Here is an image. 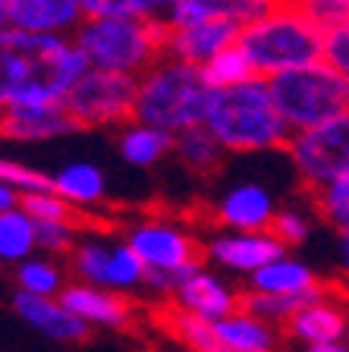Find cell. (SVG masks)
Returning a JSON list of instances; mask_svg holds the SVG:
<instances>
[{"label":"cell","mask_w":349,"mask_h":352,"mask_svg":"<svg viewBox=\"0 0 349 352\" xmlns=\"http://www.w3.org/2000/svg\"><path fill=\"white\" fill-rule=\"evenodd\" d=\"M88 69L73 35L0 29V110L19 104H63Z\"/></svg>","instance_id":"obj_1"},{"label":"cell","mask_w":349,"mask_h":352,"mask_svg":"<svg viewBox=\"0 0 349 352\" xmlns=\"http://www.w3.org/2000/svg\"><path fill=\"white\" fill-rule=\"evenodd\" d=\"M204 129L220 142L226 154L286 151L293 129L280 117L268 79H252L233 88H214Z\"/></svg>","instance_id":"obj_2"},{"label":"cell","mask_w":349,"mask_h":352,"mask_svg":"<svg viewBox=\"0 0 349 352\" xmlns=\"http://www.w3.org/2000/svg\"><path fill=\"white\" fill-rule=\"evenodd\" d=\"M240 47L258 79L290 73L299 66L318 63L324 54V32L308 16L299 13L293 0H274L268 13L242 25Z\"/></svg>","instance_id":"obj_3"},{"label":"cell","mask_w":349,"mask_h":352,"mask_svg":"<svg viewBox=\"0 0 349 352\" xmlns=\"http://www.w3.org/2000/svg\"><path fill=\"white\" fill-rule=\"evenodd\" d=\"M211 91L214 88L204 82L198 66L164 54L148 73L138 76L136 120L180 135L186 129L204 126Z\"/></svg>","instance_id":"obj_4"},{"label":"cell","mask_w":349,"mask_h":352,"mask_svg":"<svg viewBox=\"0 0 349 352\" xmlns=\"http://www.w3.org/2000/svg\"><path fill=\"white\" fill-rule=\"evenodd\" d=\"M76 47L92 69L142 76L148 73L167 44V22L126 19V16H85L73 32Z\"/></svg>","instance_id":"obj_5"},{"label":"cell","mask_w":349,"mask_h":352,"mask_svg":"<svg viewBox=\"0 0 349 352\" xmlns=\"http://www.w3.org/2000/svg\"><path fill=\"white\" fill-rule=\"evenodd\" d=\"M274 104L293 132H306L349 110V82L324 60L268 79Z\"/></svg>","instance_id":"obj_6"},{"label":"cell","mask_w":349,"mask_h":352,"mask_svg":"<svg viewBox=\"0 0 349 352\" xmlns=\"http://www.w3.org/2000/svg\"><path fill=\"white\" fill-rule=\"evenodd\" d=\"M136 76L88 66L63 104L82 129H114V126H126L129 120H136Z\"/></svg>","instance_id":"obj_7"},{"label":"cell","mask_w":349,"mask_h":352,"mask_svg":"<svg viewBox=\"0 0 349 352\" xmlns=\"http://www.w3.org/2000/svg\"><path fill=\"white\" fill-rule=\"evenodd\" d=\"M286 154L308 192L349 176V110L315 129L293 132Z\"/></svg>","instance_id":"obj_8"},{"label":"cell","mask_w":349,"mask_h":352,"mask_svg":"<svg viewBox=\"0 0 349 352\" xmlns=\"http://www.w3.org/2000/svg\"><path fill=\"white\" fill-rule=\"evenodd\" d=\"M70 274L82 283L107 286L116 293H136L148 280L145 261L132 252L126 239H104V236H79L70 252Z\"/></svg>","instance_id":"obj_9"},{"label":"cell","mask_w":349,"mask_h":352,"mask_svg":"<svg viewBox=\"0 0 349 352\" xmlns=\"http://www.w3.org/2000/svg\"><path fill=\"white\" fill-rule=\"evenodd\" d=\"M148 274H182L202 261V242L186 223L173 217H145L132 223L123 236Z\"/></svg>","instance_id":"obj_10"},{"label":"cell","mask_w":349,"mask_h":352,"mask_svg":"<svg viewBox=\"0 0 349 352\" xmlns=\"http://www.w3.org/2000/svg\"><path fill=\"white\" fill-rule=\"evenodd\" d=\"M284 252V242L271 230H214L202 242V258L211 267L246 280Z\"/></svg>","instance_id":"obj_11"},{"label":"cell","mask_w":349,"mask_h":352,"mask_svg":"<svg viewBox=\"0 0 349 352\" xmlns=\"http://www.w3.org/2000/svg\"><path fill=\"white\" fill-rule=\"evenodd\" d=\"M164 305L182 308L202 321H220L242 305V293L226 277H220L218 267H208L198 261L176 280L173 293Z\"/></svg>","instance_id":"obj_12"},{"label":"cell","mask_w":349,"mask_h":352,"mask_svg":"<svg viewBox=\"0 0 349 352\" xmlns=\"http://www.w3.org/2000/svg\"><path fill=\"white\" fill-rule=\"evenodd\" d=\"M82 126L66 104H19L0 110V139L16 145H41L79 132Z\"/></svg>","instance_id":"obj_13"},{"label":"cell","mask_w":349,"mask_h":352,"mask_svg":"<svg viewBox=\"0 0 349 352\" xmlns=\"http://www.w3.org/2000/svg\"><path fill=\"white\" fill-rule=\"evenodd\" d=\"M277 211V195L264 183H233L214 201V223L220 230H271Z\"/></svg>","instance_id":"obj_14"},{"label":"cell","mask_w":349,"mask_h":352,"mask_svg":"<svg viewBox=\"0 0 349 352\" xmlns=\"http://www.w3.org/2000/svg\"><path fill=\"white\" fill-rule=\"evenodd\" d=\"M60 302H63L76 318L88 324L95 330H126L136 321V305L126 293H116V289H107V286H95V283H82V280H73L66 283V289L60 293Z\"/></svg>","instance_id":"obj_15"},{"label":"cell","mask_w":349,"mask_h":352,"mask_svg":"<svg viewBox=\"0 0 349 352\" xmlns=\"http://www.w3.org/2000/svg\"><path fill=\"white\" fill-rule=\"evenodd\" d=\"M242 25L233 19H204L192 25H167V44L164 54L176 57L182 63L204 66L211 57L230 51L240 44Z\"/></svg>","instance_id":"obj_16"},{"label":"cell","mask_w":349,"mask_h":352,"mask_svg":"<svg viewBox=\"0 0 349 352\" xmlns=\"http://www.w3.org/2000/svg\"><path fill=\"white\" fill-rule=\"evenodd\" d=\"M13 311L29 330H35L38 337L51 340V343L73 346L88 340L92 327L82 318H76L70 308L60 302V296H29V293H13Z\"/></svg>","instance_id":"obj_17"},{"label":"cell","mask_w":349,"mask_h":352,"mask_svg":"<svg viewBox=\"0 0 349 352\" xmlns=\"http://www.w3.org/2000/svg\"><path fill=\"white\" fill-rule=\"evenodd\" d=\"M349 324V305L340 293L315 296L296 308V315L286 321V337L302 346H321V343H340Z\"/></svg>","instance_id":"obj_18"},{"label":"cell","mask_w":349,"mask_h":352,"mask_svg":"<svg viewBox=\"0 0 349 352\" xmlns=\"http://www.w3.org/2000/svg\"><path fill=\"white\" fill-rule=\"evenodd\" d=\"M248 289L252 293H264V296H286V299L308 302L315 296L328 293L330 286L315 274V267L308 261L284 252L280 258L268 261L262 271H255L248 277Z\"/></svg>","instance_id":"obj_19"},{"label":"cell","mask_w":349,"mask_h":352,"mask_svg":"<svg viewBox=\"0 0 349 352\" xmlns=\"http://www.w3.org/2000/svg\"><path fill=\"white\" fill-rule=\"evenodd\" d=\"M85 19V0H10V25L73 35Z\"/></svg>","instance_id":"obj_20"},{"label":"cell","mask_w":349,"mask_h":352,"mask_svg":"<svg viewBox=\"0 0 349 352\" xmlns=\"http://www.w3.org/2000/svg\"><path fill=\"white\" fill-rule=\"evenodd\" d=\"M214 337L233 352H284V333L280 327L268 324L264 318L252 315L246 308H236L220 321H211Z\"/></svg>","instance_id":"obj_21"},{"label":"cell","mask_w":349,"mask_h":352,"mask_svg":"<svg viewBox=\"0 0 349 352\" xmlns=\"http://www.w3.org/2000/svg\"><path fill=\"white\" fill-rule=\"evenodd\" d=\"M51 189L73 211H95L107 201V173L92 161H70L51 173Z\"/></svg>","instance_id":"obj_22"},{"label":"cell","mask_w":349,"mask_h":352,"mask_svg":"<svg viewBox=\"0 0 349 352\" xmlns=\"http://www.w3.org/2000/svg\"><path fill=\"white\" fill-rule=\"evenodd\" d=\"M274 0H176L167 13V25H192L204 19H233L240 25L255 22L262 13H268Z\"/></svg>","instance_id":"obj_23"},{"label":"cell","mask_w":349,"mask_h":352,"mask_svg":"<svg viewBox=\"0 0 349 352\" xmlns=\"http://www.w3.org/2000/svg\"><path fill=\"white\" fill-rule=\"evenodd\" d=\"M116 151L129 167L136 170H151L158 167L164 157L173 154V135L158 126L138 123V120H129V123L120 129L116 135Z\"/></svg>","instance_id":"obj_24"},{"label":"cell","mask_w":349,"mask_h":352,"mask_svg":"<svg viewBox=\"0 0 349 352\" xmlns=\"http://www.w3.org/2000/svg\"><path fill=\"white\" fill-rule=\"evenodd\" d=\"M224 148L214 139L211 132L204 126H195V129H186L180 135H173V157L195 176H211L220 170L224 164Z\"/></svg>","instance_id":"obj_25"},{"label":"cell","mask_w":349,"mask_h":352,"mask_svg":"<svg viewBox=\"0 0 349 352\" xmlns=\"http://www.w3.org/2000/svg\"><path fill=\"white\" fill-rule=\"evenodd\" d=\"M16 289L29 296H60L70 283V267L60 264L54 255H32L16 264Z\"/></svg>","instance_id":"obj_26"},{"label":"cell","mask_w":349,"mask_h":352,"mask_svg":"<svg viewBox=\"0 0 349 352\" xmlns=\"http://www.w3.org/2000/svg\"><path fill=\"white\" fill-rule=\"evenodd\" d=\"M160 324L173 340H180L189 352H233L230 346H224L211 330V321H202V318L182 311V308L164 305L160 308Z\"/></svg>","instance_id":"obj_27"},{"label":"cell","mask_w":349,"mask_h":352,"mask_svg":"<svg viewBox=\"0 0 349 352\" xmlns=\"http://www.w3.org/2000/svg\"><path fill=\"white\" fill-rule=\"evenodd\" d=\"M38 252V227L25 208L0 214V261L19 264Z\"/></svg>","instance_id":"obj_28"},{"label":"cell","mask_w":349,"mask_h":352,"mask_svg":"<svg viewBox=\"0 0 349 352\" xmlns=\"http://www.w3.org/2000/svg\"><path fill=\"white\" fill-rule=\"evenodd\" d=\"M198 69H202L204 82L211 88H233V85H242V82L258 79L240 44L230 47V51H224V54H218V57H211L204 66H198Z\"/></svg>","instance_id":"obj_29"},{"label":"cell","mask_w":349,"mask_h":352,"mask_svg":"<svg viewBox=\"0 0 349 352\" xmlns=\"http://www.w3.org/2000/svg\"><path fill=\"white\" fill-rule=\"evenodd\" d=\"M176 0H85V16H126L164 22Z\"/></svg>","instance_id":"obj_30"},{"label":"cell","mask_w":349,"mask_h":352,"mask_svg":"<svg viewBox=\"0 0 349 352\" xmlns=\"http://www.w3.org/2000/svg\"><path fill=\"white\" fill-rule=\"evenodd\" d=\"M312 205L328 227L340 230L349 223V176H340L334 183L312 189Z\"/></svg>","instance_id":"obj_31"},{"label":"cell","mask_w":349,"mask_h":352,"mask_svg":"<svg viewBox=\"0 0 349 352\" xmlns=\"http://www.w3.org/2000/svg\"><path fill=\"white\" fill-rule=\"evenodd\" d=\"M38 227V252L54 258H70V252L76 249V242L82 236L79 217L73 220H44V223H35Z\"/></svg>","instance_id":"obj_32"},{"label":"cell","mask_w":349,"mask_h":352,"mask_svg":"<svg viewBox=\"0 0 349 352\" xmlns=\"http://www.w3.org/2000/svg\"><path fill=\"white\" fill-rule=\"evenodd\" d=\"M271 233L284 242V249H299V245H306V242L312 239L315 217L306 211V208H296V205L280 208L274 223H271Z\"/></svg>","instance_id":"obj_33"},{"label":"cell","mask_w":349,"mask_h":352,"mask_svg":"<svg viewBox=\"0 0 349 352\" xmlns=\"http://www.w3.org/2000/svg\"><path fill=\"white\" fill-rule=\"evenodd\" d=\"M299 305H302L299 299H286V296H264V293H252V289L242 293V308L258 318H264V321L274 324V327H286V321L296 315Z\"/></svg>","instance_id":"obj_34"},{"label":"cell","mask_w":349,"mask_h":352,"mask_svg":"<svg viewBox=\"0 0 349 352\" xmlns=\"http://www.w3.org/2000/svg\"><path fill=\"white\" fill-rule=\"evenodd\" d=\"M299 13L318 25L324 35L340 25H349V0H293Z\"/></svg>","instance_id":"obj_35"},{"label":"cell","mask_w":349,"mask_h":352,"mask_svg":"<svg viewBox=\"0 0 349 352\" xmlns=\"http://www.w3.org/2000/svg\"><path fill=\"white\" fill-rule=\"evenodd\" d=\"M22 208L29 211V217L35 220V223H44V220H73L76 214H79L66 205L54 189L25 192V195H22Z\"/></svg>","instance_id":"obj_36"},{"label":"cell","mask_w":349,"mask_h":352,"mask_svg":"<svg viewBox=\"0 0 349 352\" xmlns=\"http://www.w3.org/2000/svg\"><path fill=\"white\" fill-rule=\"evenodd\" d=\"M0 179L25 195V192H38V189H51V173L35 170L22 161H10V157H0Z\"/></svg>","instance_id":"obj_37"},{"label":"cell","mask_w":349,"mask_h":352,"mask_svg":"<svg viewBox=\"0 0 349 352\" xmlns=\"http://www.w3.org/2000/svg\"><path fill=\"white\" fill-rule=\"evenodd\" d=\"M321 60L328 66H334L337 73L349 82V25H340V29L324 35V54H321Z\"/></svg>","instance_id":"obj_38"},{"label":"cell","mask_w":349,"mask_h":352,"mask_svg":"<svg viewBox=\"0 0 349 352\" xmlns=\"http://www.w3.org/2000/svg\"><path fill=\"white\" fill-rule=\"evenodd\" d=\"M334 258H337V271L349 283V223L340 230H334Z\"/></svg>","instance_id":"obj_39"},{"label":"cell","mask_w":349,"mask_h":352,"mask_svg":"<svg viewBox=\"0 0 349 352\" xmlns=\"http://www.w3.org/2000/svg\"><path fill=\"white\" fill-rule=\"evenodd\" d=\"M13 208H22V192L16 189V186H10V183L0 179V214L13 211Z\"/></svg>","instance_id":"obj_40"},{"label":"cell","mask_w":349,"mask_h":352,"mask_svg":"<svg viewBox=\"0 0 349 352\" xmlns=\"http://www.w3.org/2000/svg\"><path fill=\"white\" fill-rule=\"evenodd\" d=\"M302 352H349V346L343 343H321V346H302Z\"/></svg>","instance_id":"obj_41"},{"label":"cell","mask_w":349,"mask_h":352,"mask_svg":"<svg viewBox=\"0 0 349 352\" xmlns=\"http://www.w3.org/2000/svg\"><path fill=\"white\" fill-rule=\"evenodd\" d=\"M10 25V0H0V29Z\"/></svg>","instance_id":"obj_42"},{"label":"cell","mask_w":349,"mask_h":352,"mask_svg":"<svg viewBox=\"0 0 349 352\" xmlns=\"http://www.w3.org/2000/svg\"><path fill=\"white\" fill-rule=\"evenodd\" d=\"M343 343L349 346V324H346V333H343Z\"/></svg>","instance_id":"obj_43"}]
</instances>
